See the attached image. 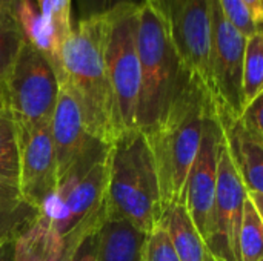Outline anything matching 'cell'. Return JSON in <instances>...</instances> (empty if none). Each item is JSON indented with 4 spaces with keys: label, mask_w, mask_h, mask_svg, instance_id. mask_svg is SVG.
Wrapping results in <instances>:
<instances>
[{
    "label": "cell",
    "mask_w": 263,
    "mask_h": 261,
    "mask_svg": "<svg viewBox=\"0 0 263 261\" xmlns=\"http://www.w3.org/2000/svg\"><path fill=\"white\" fill-rule=\"evenodd\" d=\"M114 9L74 22L60 51L59 83L77 98L89 134L111 145L116 140L114 109L105 63Z\"/></svg>",
    "instance_id": "obj_1"
},
{
    "label": "cell",
    "mask_w": 263,
    "mask_h": 261,
    "mask_svg": "<svg viewBox=\"0 0 263 261\" xmlns=\"http://www.w3.org/2000/svg\"><path fill=\"white\" fill-rule=\"evenodd\" d=\"M217 108L210 88L191 77L165 118L146 135L159 172L163 211L182 203L188 172L199 152L206 118Z\"/></svg>",
    "instance_id": "obj_2"
},
{
    "label": "cell",
    "mask_w": 263,
    "mask_h": 261,
    "mask_svg": "<svg viewBox=\"0 0 263 261\" xmlns=\"http://www.w3.org/2000/svg\"><path fill=\"white\" fill-rule=\"evenodd\" d=\"M106 217L122 218L149 234L162 220L160 180L151 146L140 129L120 134L109 148Z\"/></svg>",
    "instance_id": "obj_3"
},
{
    "label": "cell",
    "mask_w": 263,
    "mask_h": 261,
    "mask_svg": "<svg viewBox=\"0 0 263 261\" xmlns=\"http://www.w3.org/2000/svg\"><path fill=\"white\" fill-rule=\"evenodd\" d=\"M137 46L140 58L137 128L148 134L165 118L193 75L183 66L157 15L143 3Z\"/></svg>",
    "instance_id": "obj_4"
},
{
    "label": "cell",
    "mask_w": 263,
    "mask_h": 261,
    "mask_svg": "<svg viewBox=\"0 0 263 261\" xmlns=\"http://www.w3.org/2000/svg\"><path fill=\"white\" fill-rule=\"evenodd\" d=\"M109 148L96 142L89 151L57 182V189L39 220L63 238L105 206Z\"/></svg>",
    "instance_id": "obj_5"
},
{
    "label": "cell",
    "mask_w": 263,
    "mask_h": 261,
    "mask_svg": "<svg viewBox=\"0 0 263 261\" xmlns=\"http://www.w3.org/2000/svg\"><path fill=\"white\" fill-rule=\"evenodd\" d=\"M60 83L55 69L34 45L23 42L11 68L0 80V108L15 126H49Z\"/></svg>",
    "instance_id": "obj_6"
},
{
    "label": "cell",
    "mask_w": 263,
    "mask_h": 261,
    "mask_svg": "<svg viewBox=\"0 0 263 261\" xmlns=\"http://www.w3.org/2000/svg\"><path fill=\"white\" fill-rule=\"evenodd\" d=\"M140 3H123L114 8L112 25L105 46L106 74L111 89L116 138L137 128L140 95L139 23Z\"/></svg>",
    "instance_id": "obj_7"
},
{
    "label": "cell",
    "mask_w": 263,
    "mask_h": 261,
    "mask_svg": "<svg viewBox=\"0 0 263 261\" xmlns=\"http://www.w3.org/2000/svg\"><path fill=\"white\" fill-rule=\"evenodd\" d=\"M163 25L188 72L211 91V2L140 0Z\"/></svg>",
    "instance_id": "obj_8"
},
{
    "label": "cell",
    "mask_w": 263,
    "mask_h": 261,
    "mask_svg": "<svg viewBox=\"0 0 263 261\" xmlns=\"http://www.w3.org/2000/svg\"><path fill=\"white\" fill-rule=\"evenodd\" d=\"M247 35L223 15L219 2H211V92L225 125L236 123L243 111L242 82Z\"/></svg>",
    "instance_id": "obj_9"
},
{
    "label": "cell",
    "mask_w": 263,
    "mask_h": 261,
    "mask_svg": "<svg viewBox=\"0 0 263 261\" xmlns=\"http://www.w3.org/2000/svg\"><path fill=\"white\" fill-rule=\"evenodd\" d=\"M248 189L231 152L227 132L220 146L219 177L208 246L217 261H240L239 235Z\"/></svg>",
    "instance_id": "obj_10"
},
{
    "label": "cell",
    "mask_w": 263,
    "mask_h": 261,
    "mask_svg": "<svg viewBox=\"0 0 263 261\" xmlns=\"http://www.w3.org/2000/svg\"><path fill=\"white\" fill-rule=\"evenodd\" d=\"M225 135V125L216 108L206 118L202 143L194 163L188 172L182 203L200 235L208 243L211 218L216 198L220 146Z\"/></svg>",
    "instance_id": "obj_11"
},
{
    "label": "cell",
    "mask_w": 263,
    "mask_h": 261,
    "mask_svg": "<svg viewBox=\"0 0 263 261\" xmlns=\"http://www.w3.org/2000/svg\"><path fill=\"white\" fill-rule=\"evenodd\" d=\"M15 128L18 138V188L25 200L42 214L57 189L51 125Z\"/></svg>",
    "instance_id": "obj_12"
},
{
    "label": "cell",
    "mask_w": 263,
    "mask_h": 261,
    "mask_svg": "<svg viewBox=\"0 0 263 261\" xmlns=\"http://www.w3.org/2000/svg\"><path fill=\"white\" fill-rule=\"evenodd\" d=\"M51 137L57 163V182L99 142L89 134L77 98L63 85H60L51 118Z\"/></svg>",
    "instance_id": "obj_13"
},
{
    "label": "cell",
    "mask_w": 263,
    "mask_h": 261,
    "mask_svg": "<svg viewBox=\"0 0 263 261\" xmlns=\"http://www.w3.org/2000/svg\"><path fill=\"white\" fill-rule=\"evenodd\" d=\"M146 235L126 220L105 217L97 231L96 261H142Z\"/></svg>",
    "instance_id": "obj_14"
},
{
    "label": "cell",
    "mask_w": 263,
    "mask_h": 261,
    "mask_svg": "<svg viewBox=\"0 0 263 261\" xmlns=\"http://www.w3.org/2000/svg\"><path fill=\"white\" fill-rule=\"evenodd\" d=\"M160 223L166 229L179 260L217 261L208 243L190 218L183 203L166 206Z\"/></svg>",
    "instance_id": "obj_15"
},
{
    "label": "cell",
    "mask_w": 263,
    "mask_h": 261,
    "mask_svg": "<svg viewBox=\"0 0 263 261\" xmlns=\"http://www.w3.org/2000/svg\"><path fill=\"white\" fill-rule=\"evenodd\" d=\"M40 212L23 197L18 185L0 180V238L15 242L39 220Z\"/></svg>",
    "instance_id": "obj_16"
},
{
    "label": "cell",
    "mask_w": 263,
    "mask_h": 261,
    "mask_svg": "<svg viewBox=\"0 0 263 261\" xmlns=\"http://www.w3.org/2000/svg\"><path fill=\"white\" fill-rule=\"evenodd\" d=\"M225 132L247 189L263 194V146L247 137L236 123L225 125Z\"/></svg>",
    "instance_id": "obj_17"
},
{
    "label": "cell",
    "mask_w": 263,
    "mask_h": 261,
    "mask_svg": "<svg viewBox=\"0 0 263 261\" xmlns=\"http://www.w3.org/2000/svg\"><path fill=\"white\" fill-rule=\"evenodd\" d=\"M263 92V29L247 37L242 97L243 108Z\"/></svg>",
    "instance_id": "obj_18"
},
{
    "label": "cell",
    "mask_w": 263,
    "mask_h": 261,
    "mask_svg": "<svg viewBox=\"0 0 263 261\" xmlns=\"http://www.w3.org/2000/svg\"><path fill=\"white\" fill-rule=\"evenodd\" d=\"M5 11L0 18V80L15 60L25 38L22 26L15 17L12 0H3Z\"/></svg>",
    "instance_id": "obj_19"
},
{
    "label": "cell",
    "mask_w": 263,
    "mask_h": 261,
    "mask_svg": "<svg viewBox=\"0 0 263 261\" xmlns=\"http://www.w3.org/2000/svg\"><path fill=\"white\" fill-rule=\"evenodd\" d=\"M239 248L240 261H260L263 258V220L250 197L243 208Z\"/></svg>",
    "instance_id": "obj_20"
},
{
    "label": "cell",
    "mask_w": 263,
    "mask_h": 261,
    "mask_svg": "<svg viewBox=\"0 0 263 261\" xmlns=\"http://www.w3.org/2000/svg\"><path fill=\"white\" fill-rule=\"evenodd\" d=\"M0 180L18 185V138L11 115L0 108Z\"/></svg>",
    "instance_id": "obj_21"
},
{
    "label": "cell",
    "mask_w": 263,
    "mask_h": 261,
    "mask_svg": "<svg viewBox=\"0 0 263 261\" xmlns=\"http://www.w3.org/2000/svg\"><path fill=\"white\" fill-rule=\"evenodd\" d=\"M40 15L48 26L55 43L60 46L69 35L74 20H72V0H35Z\"/></svg>",
    "instance_id": "obj_22"
},
{
    "label": "cell",
    "mask_w": 263,
    "mask_h": 261,
    "mask_svg": "<svg viewBox=\"0 0 263 261\" xmlns=\"http://www.w3.org/2000/svg\"><path fill=\"white\" fill-rule=\"evenodd\" d=\"M105 217H106V211H105V206H103V208H100L96 214H92L91 217H88V218H86L80 226H77L72 232H69L66 237H63V243H62L60 249H59L54 255H51V257H48V258H45V260L42 261L72 260V257H74L77 248L80 246V243H82L89 234H92L94 231H97V229L100 228V225H102V222L105 220ZM14 261H15V257H14Z\"/></svg>",
    "instance_id": "obj_23"
},
{
    "label": "cell",
    "mask_w": 263,
    "mask_h": 261,
    "mask_svg": "<svg viewBox=\"0 0 263 261\" xmlns=\"http://www.w3.org/2000/svg\"><path fill=\"white\" fill-rule=\"evenodd\" d=\"M142 261H180L166 229L159 223L145 240Z\"/></svg>",
    "instance_id": "obj_24"
},
{
    "label": "cell",
    "mask_w": 263,
    "mask_h": 261,
    "mask_svg": "<svg viewBox=\"0 0 263 261\" xmlns=\"http://www.w3.org/2000/svg\"><path fill=\"white\" fill-rule=\"evenodd\" d=\"M236 125L247 137L263 146V92L243 108Z\"/></svg>",
    "instance_id": "obj_25"
},
{
    "label": "cell",
    "mask_w": 263,
    "mask_h": 261,
    "mask_svg": "<svg viewBox=\"0 0 263 261\" xmlns=\"http://www.w3.org/2000/svg\"><path fill=\"white\" fill-rule=\"evenodd\" d=\"M217 2L227 20L247 37L253 35L257 31H262L256 25L251 12L248 11L247 5L242 0H217Z\"/></svg>",
    "instance_id": "obj_26"
},
{
    "label": "cell",
    "mask_w": 263,
    "mask_h": 261,
    "mask_svg": "<svg viewBox=\"0 0 263 261\" xmlns=\"http://www.w3.org/2000/svg\"><path fill=\"white\" fill-rule=\"evenodd\" d=\"M77 8V20L105 14L123 3H140V0H74Z\"/></svg>",
    "instance_id": "obj_27"
},
{
    "label": "cell",
    "mask_w": 263,
    "mask_h": 261,
    "mask_svg": "<svg viewBox=\"0 0 263 261\" xmlns=\"http://www.w3.org/2000/svg\"><path fill=\"white\" fill-rule=\"evenodd\" d=\"M99 231V229H97ZM97 231L89 234L77 248L71 261H96V245H97Z\"/></svg>",
    "instance_id": "obj_28"
},
{
    "label": "cell",
    "mask_w": 263,
    "mask_h": 261,
    "mask_svg": "<svg viewBox=\"0 0 263 261\" xmlns=\"http://www.w3.org/2000/svg\"><path fill=\"white\" fill-rule=\"evenodd\" d=\"M251 12L256 25L263 29V0H242Z\"/></svg>",
    "instance_id": "obj_29"
},
{
    "label": "cell",
    "mask_w": 263,
    "mask_h": 261,
    "mask_svg": "<svg viewBox=\"0 0 263 261\" xmlns=\"http://www.w3.org/2000/svg\"><path fill=\"white\" fill-rule=\"evenodd\" d=\"M15 242H8L0 248V261H14Z\"/></svg>",
    "instance_id": "obj_30"
},
{
    "label": "cell",
    "mask_w": 263,
    "mask_h": 261,
    "mask_svg": "<svg viewBox=\"0 0 263 261\" xmlns=\"http://www.w3.org/2000/svg\"><path fill=\"white\" fill-rule=\"evenodd\" d=\"M248 197L256 205V208H257V211H259V214H260V217H262L263 220V194L254 192V191H248Z\"/></svg>",
    "instance_id": "obj_31"
},
{
    "label": "cell",
    "mask_w": 263,
    "mask_h": 261,
    "mask_svg": "<svg viewBox=\"0 0 263 261\" xmlns=\"http://www.w3.org/2000/svg\"><path fill=\"white\" fill-rule=\"evenodd\" d=\"M3 11H5V5H3V0H0V18L3 15Z\"/></svg>",
    "instance_id": "obj_32"
},
{
    "label": "cell",
    "mask_w": 263,
    "mask_h": 261,
    "mask_svg": "<svg viewBox=\"0 0 263 261\" xmlns=\"http://www.w3.org/2000/svg\"><path fill=\"white\" fill-rule=\"evenodd\" d=\"M5 243H8V242H5V240H2V238H0V248H2V246H3Z\"/></svg>",
    "instance_id": "obj_33"
},
{
    "label": "cell",
    "mask_w": 263,
    "mask_h": 261,
    "mask_svg": "<svg viewBox=\"0 0 263 261\" xmlns=\"http://www.w3.org/2000/svg\"><path fill=\"white\" fill-rule=\"evenodd\" d=\"M260 261H263V258H262V260H260Z\"/></svg>",
    "instance_id": "obj_34"
}]
</instances>
